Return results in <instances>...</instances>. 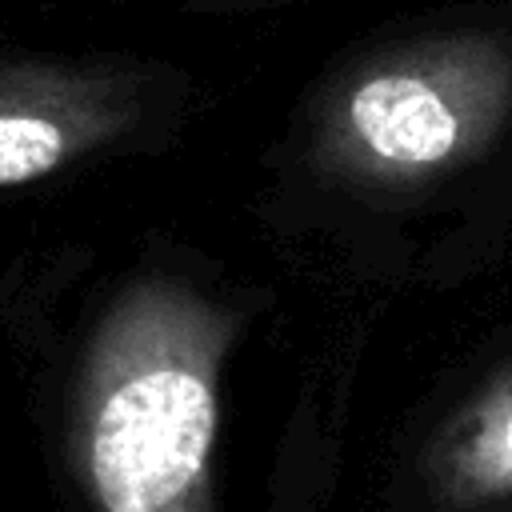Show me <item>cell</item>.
I'll return each mask as SVG.
<instances>
[{
	"instance_id": "obj_1",
	"label": "cell",
	"mask_w": 512,
	"mask_h": 512,
	"mask_svg": "<svg viewBox=\"0 0 512 512\" xmlns=\"http://www.w3.org/2000/svg\"><path fill=\"white\" fill-rule=\"evenodd\" d=\"M224 344L228 324L176 288H140L108 312L76 392V452L96 512H212Z\"/></svg>"
},
{
	"instance_id": "obj_2",
	"label": "cell",
	"mask_w": 512,
	"mask_h": 512,
	"mask_svg": "<svg viewBox=\"0 0 512 512\" xmlns=\"http://www.w3.org/2000/svg\"><path fill=\"white\" fill-rule=\"evenodd\" d=\"M512 100V60L492 40H440L364 72L328 124L336 160L416 180L480 152Z\"/></svg>"
},
{
	"instance_id": "obj_3",
	"label": "cell",
	"mask_w": 512,
	"mask_h": 512,
	"mask_svg": "<svg viewBox=\"0 0 512 512\" xmlns=\"http://www.w3.org/2000/svg\"><path fill=\"white\" fill-rule=\"evenodd\" d=\"M440 484L460 504L512 496V372L444 440Z\"/></svg>"
},
{
	"instance_id": "obj_4",
	"label": "cell",
	"mask_w": 512,
	"mask_h": 512,
	"mask_svg": "<svg viewBox=\"0 0 512 512\" xmlns=\"http://www.w3.org/2000/svg\"><path fill=\"white\" fill-rule=\"evenodd\" d=\"M68 156V136L56 120L36 112H0V188L28 184Z\"/></svg>"
}]
</instances>
